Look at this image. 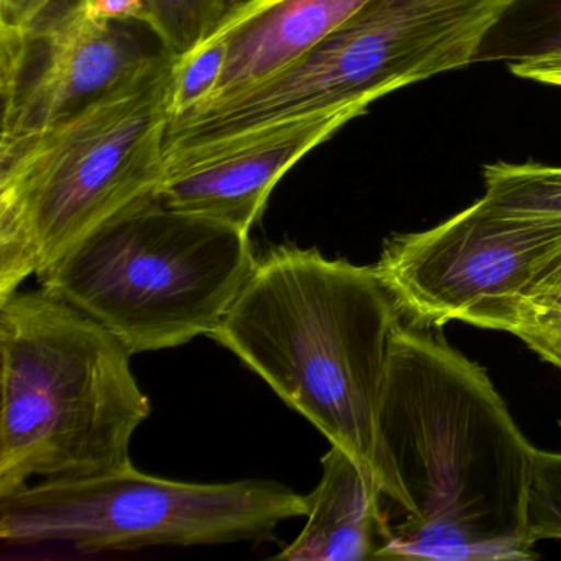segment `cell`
Returning a JSON list of instances; mask_svg holds the SVG:
<instances>
[{
    "label": "cell",
    "mask_w": 561,
    "mask_h": 561,
    "mask_svg": "<svg viewBox=\"0 0 561 561\" xmlns=\"http://www.w3.org/2000/svg\"><path fill=\"white\" fill-rule=\"evenodd\" d=\"M377 443L382 501L397 507L377 560L537 558L528 531L537 448L485 370L439 328L397 327Z\"/></svg>",
    "instance_id": "obj_1"
},
{
    "label": "cell",
    "mask_w": 561,
    "mask_h": 561,
    "mask_svg": "<svg viewBox=\"0 0 561 561\" xmlns=\"http://www.w3.org/2000/svg\"><path fill=\"white\" fill-rule=\"evenodd\" d=\"M400 321L374 267L290 242L257 259L209 337L344 449L380 491L377 420Z\"/></svg>",
    "instance_id": "obj_2"
},
{
    "label": "cell",
    "mask_w": 561,
    "mask_h": 561,
    "mask_svg": "<svg viewBox=\"0 0 561 561\" xmlns=\"http://www.w3.org/2000/svg\"><path fill=\"white\" fill-rule=\"evenodd\" d=\"M121 337L50 291L0 304V497L133 466L150 400Z\"/></svg>",
    "instance_id": "obj_3"
},
{
    "label": "cell",
    "mask_w": 561,
    "mask_h": 561,
    "mask_svg": "<svg viewBox=\"0 0 561 561\" xmlns=\"http://www.w3.org/2000/svg\"><path fill=\"white\" fill-rule=\"evenodd\" d=\"M179 57L163 50L75 116L0 146V304L159 192Z\"/></svg>",
    "instance_id": "obj_4"
},
{
    "label": "cell",
    "mask_w": 561,
    "mask_h": 561,
    "mask_svg": "<svg viewBox=\"0 0 561 561\" xmlns=\"http://www.w3.org/2000/svg\"><path fill=\"white\" fill-rule=\"evenodd\" d=\"M255 264L251 234L170 208L156 195L98 228L37 277L42 288L140 354L209 336Z\"/></svg>",
    "instance_id": "obj_5"
},
{
    "label": "cell",
    "mask_w": 561,
    "mask_h": 561,
    "mask_svg": "<svg viewBox=\"0 0 561 561\" xmlns=\"http://www.w3.org/2000/svg\"><path fill=\"white\" fill-rule=\"evenodd\" d=\"M308 495L277 481H173L123 471L41 481L0 497V538L11 545L67 543L80 551L193 547L267 538L307 517Z\"/></svg>",
    "instance_id": "obj_6"
},
{
    "label": "cell",
    "mask_w": 561,
    "mask_h": 561,
    "mask_svg": "<svg viewBox=\"0 0 561 561\" xmlns=\"http://www.w3.org/2000/svg\"><path fill=\"white\" fill-rule=\"evenodd\" d=\"M373 267L409 323L512 333L560 277L561 225L508 218L478 199L425 231L390 236Z\"/></svg>",
    "instance_id": "obj_7"
},
{
    "label": "cell",
    "mask_w": 561,
    "mask_h": 561,
    "mask_svg": "<svg viewBox=\"0 0 561 561\" xmlns=\"http://www.w3.org/2000/svg\"><path fill=\"white\" fill-rule=\"evenodd\" d=\"M512 0H369L350 21L275 75L291 116L354 111L393 91L474 65L482 38Z\"/></svg>",
    "instance_id": "obj_8"
},
{
    "label": "cell",
    "mask_w": 561,
    "mask_h": 561,
    "mask_svg": "<svg viewBox=\"0 0 561 561\" xmlns=\"http://www.w3.org/2000/svg\"><path fill=\"white\" fill-rule=\"evenodd\" d=\"M163 50L130 24L93 18L83 0L55 4L24 38L0 44V146L87 110Z\"/></svg>",
    "instance_id": "obj_9"
},
{
    "label": "cell",
    "mask_w": 561,
    "mask_h": 561,
    "mask_svg": "<svg viewBox=\"0 0 561 561\" xmlns=\"http://www.w3.org/2000/svg\"><path fill=\"white\" fill-rule=\"evenodd\" d=\"M354 119L341 111L275 124L167 169L157 195L170 208L251 234L278 182Z\"/></svg>",
    "instance_id": "obj_10"
},
{
    "label": "cell",
    "mask_w": 561,
    "mask_h": 561,
    "mask_svg": "<svg viewBox=\"0 0 561 561\" xmlns=\"http://www.w3.org/2000/svg\"><path fill=\"white\" fill-rule=\"evenodd\" d=\"M367 2L249 0L231 9L208 37L225 42L228 57L218 88L205 104L236 96L290 67Z\"/></svg>",
    "instance_id": "obj_11"
},
{
    "label": "cell",
    "mask_w": 561,
    "mask_h": 561,
    "mask_svg": "<svg viewBox=\"0 0 561 561\" xmlns=\"http://www.w3.org/2000/svg\"><path fill=\"white\" fill-rule=\"evenodd\" d=\"M320 482L297 540L278 553L288 561H357L376 558L386 515L382 494L373 479L347 455L331 445L321 458Z\"/></svg>",
    "instance_id": "obj_12"
},
{
    "label": "cell",
    "mask_w": 561,
    "mask_h": 561,
    "mask_svg": "<svg viewBox=\"0 0 561 561\" xmlns=\"http://www.w3.org/2000/svg\"><path fill=\"white\" fill-rule=\"evenodd\" d=\"M561 58V0H512L479 45L474 64Z\"/></svg>",
    "instance_id": "obj_13"
},
{
    "label": "cell",
    "mask_w": 561,
    "mask_h": 561,
    "mask_svg": "<svg viewBox=\"0 0 561 561\" xmlns=\"http://www.w3.org/2000/svg\"><path fill=\"white\" fill-rule=\"evenodd\" d=\"M482 203L492 211L525 221L561 225V167L497 162L484 165Z\"/></svg>",
    "instance_id": "obj_14"
},
{
    "label": "cell",
    "mask_w": 561,
    "mask_h": 561,
    "mask_svg": "<svg viewBox=\"0 0 561 561\" xmlns=\"http://www.w3.org/2000/svg\"><path fill=\"white\" fill-rule=\"evenodd\" d=\"M228 11L226 0H144L142 25L183 57L213 34Z\"/></svg>",
    "instance_id": "obj_15"
},
{
    "label": "cell",
    "mask_w": 561,
    "mask_h": 561,
    "mask_svg": "<svg viewBox=\"0 0 561 561\" xmlns=\"http://www.w3.org/2000/svg\"><path fill=\"white\" fill-rule=\"evenodd\" d=\"M226 57V44L218 38H206L179 57L173 78L172 121L211 100L221 80Z\"/></svg>",
    "instance_id": "obj_16"
},
{
    "label": "cell",
    "mask_w": 561,
    "mask_h": 561,
    "mask_svg": "<svg viewBox=\"0 0 561 561\" xmlns=\"http://www.w3.org/2000/svg\"><path fill=\"white\" fill-rule=\"evenodd\" d=\"M528 531L535 545L561 540V453L537 449L528 502Z\"/></svg>",
    "instance_id": "obj_17"
},
{
    "label": "cell",
    "mask_w": 561,
    "mask_h": 561,
    "mask_svg": "<svg viewBox=\"0 0 561 561\" xmlns=\"http://www.w3.org/2000/svg\"><path fill=\"white\" fill-rule=\"evenodd\" d=\"M511 334L561 374V274L528 305Z\"/></svg>",
    "instance_id": "obj_18"
},
{
    "label": "cell",
    "mask_w": 561,
    "mask_h": 561,
    "mask_svg": "<svg viewBox=\"0 0 561 561\" xmlns=\"http://www.w3.org/2000/svg\"><path fill=\"white\" fill-rule=\"evenodd\" d=\"M57 0H0V44L21 41Z\"/></svg>",
    "instance_id": "obj_19"
},
{
    "label": "cell",
    "mask_w": 561,
    "mask_h": 561,
    "mask_svg": "<svg viewBox=\"0 0 561 561\" xmlns=\"http://www.w3.org/2000/svg\"><path fill=\"white\" fill-rule=\"evenodd\" d=\"M84 5L93 18L103 21L142 24L144 0H90Z\"/></svg>",
    "instance_id": "obj_20"
},
{
    "label": "cell",
    "mask_w": 561,
    "mask_h": 561,
    "mask_svg": "<svg viewBox=\"0 0 561 561\" xmlns=\"http://www.w3.org/2000/svg\"><path fill=\"white\" fill-rule=\"evenodd\" d=\"M508 68L512 75L522 80L561 88V58L525 61V64L508 65Z\"/></svg>",
    "instance_id": "obj_21"
},
{
    "label": "cell",
    "mask_w": 561,
    "mask_h": 561,
    "mask_svg": "<svg viewBox=\"0 0 561 561\" xmlns=\"http://www.w3.org/2000/svg\"><path fill=\"white\" fill-rule=\"evenodd\" d=\"M249 0H226V4H228L229 11L234 8H239V5L245 4Z\"/></svg>",
    "instance_id": "obj_22"
},
{
    "label": "cell",
    "mask_w": 561,
    "mask_h": 561,
    "mask_svg": "<svg viewBox=\"0 0 561 561\" xmlns=\"http://www.w3.org/2000/svg\"><path fill=\"white\" fill-rule=\"evenodd\" d=\"M84 4H88V2H90V0H83Z\"/></svg>",
    "instance_id": "obj_23"
}]
</instances>
